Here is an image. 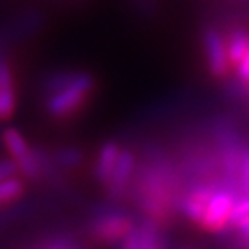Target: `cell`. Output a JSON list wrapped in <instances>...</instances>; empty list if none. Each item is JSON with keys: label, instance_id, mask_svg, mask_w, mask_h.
Here are the masks:
<instances>
[{"label": "cell", "instance_id": "cell-1", "mask_svg": "<svg viewBox=\"0 0 249 249\" xmlns=\"http://www.w3.org/2000/svg\"><path fill=\"white\" fill-rule=\"evenodd\" d=\"M47 111L52 118H70L84 108L95 89V77L86 71L53 72L45 79Z\"/></svg>", "mask_w": 249, "mask_h": 249}, {"label": "cell", "instance_id": "cell-2", "mask_svg": "<svg viewBox=\"0 0 249 249\" xmlns=\"http://www.w3.org/2000/svg\"><path fill=\"white\" fill-rule=\"evenodd\" d=\"M238 196L230 188L206 185L203 213L198 224L209 231H222L230 227L231 214Z\"/></svg>", "mask_w": 249, "mask_h": 249}, {"label": "cell", "instance_id": "cell-3", "mask_svg": "<svg viewBox=\"0 0 249 249\" xmlns=\"http://www.w3.org/2000/svg\"><path fill=\"white\" fill-rule=\"evenodd\" d=\"M3 143L10 151V155L13 156L15 164H17L19 171L29 178L37 177L40 164L33 150H31V146L28 145V142L24 140V137L17 129L10 127V129L3 132Z\"/></svg>", "mask_w": 249, "mask_h": 249}, {"label": "cell", "instance_id": "cell-4", "mask_svg": "<svg viewBox=\"0 0 249 249\" xmlns=\"http://www.w3.org/2000/svg\"><path fill=\"white\" fill-rule=\"evenodd\" d=\"M203 45L209 72L214 77H225L230 71V61L227 55L225 39L214 28H208L203 34Z\"/></svg>", "mask_w": 249, "mask_h": 249}, {"label": "cell", "instance_id": "cell-5", "mask_svg": "<svg viewBox=\"0 0 249 249\" xmlns=\"http://www.w3.org/2000/svg\"><path fill=\"white\" fill-rule=\"evenodd\" d=\"M17 109V92L12 68L5 60H0V121H7Z\"/></svg>", "mask_w": 249, "mask_h": 249}, {"label": "cell", "instance_id": "cell-6", "mask_svg": "<svg viewBox=\"0 0 249 249\" xmlns=\"http://www.w3.org/2000/svg\"><path fill=\"white\" fill-rule=\"evenodd\" d=\"M130 230H132L130 220L125 219L124 215L103 217V219L98 222V225L95 227L97 236L100 240H105V241H116V240H121V238H125L130 233Z\"/></svg>", "mask_w": 249, "mask_h": 249}, {"label": "cell", "instance_id": "cell-7", "mask_svg": "<svg viewBox=\"0 0 249 249\" xmlns=\"http://www.w3.org/2000/svg\"><path fill=\"white\" fill-rule=\"evenodd\" d=\"M134 167H135V158L134 155L129 151V150H121L119 153V158H118V162L113 169V174L108 180V185L111 188L113 193H121L123 190L125 188L127 182L134 172Z\"/></svg>", "mask_w": 249, "mask_h": 249}, {"label": "cell", "instance_id": "cell-8", "mask_svg": "<svg viewBox=\"0 0 249 249\" xmlns=\"http://www.w3.org/2000/svg\"><path fill=\"white\" fill-rule=\"evenodd\" d=\"M121 148L118 143L114 142H108L100 148L98 158H97V164H95V176H97L102 182L107 183L111 174H113V169L118 162Z\"/></svg>", "mask_w": 249, "mask_h": 249}, {"label": "cell", "instance_id": "cell-9", "mask_svg": "<svg viewBox=\"0 0 249 249\" xmlns=\"http://www.w3.org/2000/svg\"><path fill=\"white\" fill-rule=\"evenodd\" d=\"M225 45H227V55H229L230 68H236L249 49V34L243 29L233 31L225 39Z\"/></svg>", "mask_w": 249, "mask_h": 249}, {"label": "cell", "instance_id": "cell-10", "mask_svg": "<svg viewBox=\"0 0 249 249\" xmlns=\"http://www.w3.org/2000/svg\"><path fill=\"white\" fill-rule=\"evenodd\" d=\"M140 233V249H166L162 236L155 227L143 225L139 229Z\"/></svg>", "mask_w": 249, "mask_h": 249}, {"label": "cell", "instance_id": "cell-11", "mask_svg": "<svg viewBox=\"0 0 249 249\" xmlns=\"http://www.w3.org/2000/svg\"><path fill=\"white\" fill-rule=\"evenodd\" d=\"M21 193H23V183L18 178L12 176L0 178V204L17 199Z\"/></svg>", "mask_w": 249, "mask_h": 249}, {"label": "cell", "instance_id": "cell-12", "mask_svg": "<svg viewBox=\"0 0 249 249\" xmlns=\"http://www.w3.org/2000/svg\"><path fill=\"white\" fill-rule=\"evenodd\" d=\"M235 178L241 195H249V148L248 150H241L240 164H238Z\"/></svg>", "mask_w": 249, "mask_h": 249}, {"label": "cell", "instance_id": "cell-13", "mask_svg": "<svg viewBox=\"0 0 249 249\" xmlns=\"http://www.w3.org/2000/svg\"><path fill=\"white\" fill-rule=\"evenodd\" d=\"M236 74H238V79H240L245 86H249V49L246 52V55L243 56V60L240 61V65L236 66Z\"/></svg>", "mask_w": 249, "mask_h": 249}, {"label": "cell", "instance_id": "cell-14", "mask_svg": "<svg viewBox=\"0 0 249 249\" xmlns=\"http://www.w3.org/2000/svg\"><path fill=\"white\" fill-rule=\"evenodd\" d=\"M81 160V153L77 150H63L61 155L58 156V161L60 164H66V166H72V164H77Z\"/></svg>", "mask_w": 249, "mask_h": 249}, {"label": "cell", "instance_id": "cell-15", "mask_svg": "<svg viewBox=\"0 0 249 249\" xmlns=\"http://www.w3.org/2000/svg\"><path fill=\"white\" fill-rule=\"evenodd\" d=\"M123 249H140V233L139 230L132 231L124 238V245Z\"/></svg>", "mask_w": 249, "mask_h": 249}, {"label": "cell", "instance_id": "cell-16", "mask_svg": "<svg viewBox=\"0 0 249 249\" xmlns=\"http://www.w3.org/2000/svg\"><path fill=\"white\" fill-rule=\"evenodd\" d=\"M18 171L17 164L12 162V161H2L0 162V178H5V177H10V176H15V172Z\"/></svg>", "mask_w": 249, "mask_h": 249}, {"label": "cell", "instance_id": "cell-17", "mask_svg": "<svg viewBox=\"0 0 249 249\" xmlns=\"http://www.w3.org/2000/svg\"><path fill=\"white\" fill-rule=\"evenodd\" d=\"M137 3H139L140 7H145V8L151 7V0H137Z\"/></svg>", "mask_w": 249, "mask_h": 249}]
</instances>
